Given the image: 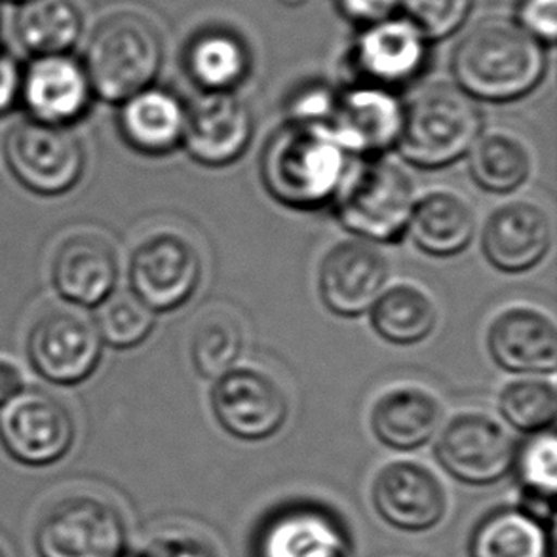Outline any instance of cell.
Masks as SVG:
<instances>
[{
    "instance_id": "obj_1",
    "label": "cell",
    "mask_w": 557,
    "mask_h": 557,
    "mask_svg": "<svg viewBox=\"0 0 557 557\" xmlns=\"http://www.w3.org/2000/svg\"><path fill=\"white\" fill-rule=\"evenodd\" d=\"M259 172L276 202L292 210H320L339 195L348 154L324 124L289 119L267 139Z\"/></svg>"
},
{
    "instance_id": "obj_2",
    "label": "cell",
    "mask_w": 557,
    "mask_h": 557,
    "mask_svg": "<svg viewBox=\"0 0 557 557\" xmlns=\"http://www.w3.org/2000/svg\"><path fill=\"white\" fill-rule=\"evenodd\" d=\"M453 73L460 90L472 99L516 101L543 81L544 45L518 22L487 20L460 40L453 55Z\"/></svg>"
},
{
    "instance_id": "obj_3",
    "label": "cell",
    "mask_w": 557,
    "mask_h": 557,
    "mask_svg": "<svg viewBox=\"0 0 557 557\" xmlns=\"http://www.w3.org/2000/svg\"><path fill=\"white\" fill-rule=\"evenodd\" d=\"M474 99L453 84H432L404 107L398 149L411 166L437 170L465 159L482 136Z\"/></svg>"
},
{
    "instance_id": "obj_4",
    "label": "cell",
    "mask_w": 557,
    "mask_h": 557,
    "mask_svg": "<svg viewBox=\"0 0 557 557\" xmlns=\"http://www.w3.org/2000/svg\"><path fill=\"white\" fill-rule=\"evenodd\" d=\"M164 48L159 30L144 15H109L91 33L83 65L94 96L119 103L149 88L159 75Z\"/></svg>"
},
{
    "instance_id": "obj_5",
    "label": "cell",
    "mask_w": 557,
    "mask_h": 557,
    "mask_svg": "<svg viewBox=\"0 0 557 557\" xmlns=\"http://www.w3.org/2000/svg\"><path fill=\"white\" fill-rule=\"evenodd\" d=\"M335 213L348 233L373 244H396L407 234L413 213V180L406 170L384 159H366L335 196Z\"/></svg>"
},
{
    "instance_id": "obj_6",
    "label": "cell",
    "mask_w": 557,
    "mask_h": 557,
    "mask_svg": "<svg viewBox=\"0 0 557 557\" xmlns=\"http://www.w3.org/2000/svg\"><path fill=\"white\" fill-rule=\"evenodd\" d=\"M33 543L38 557H121L128 552V528L111 503L73 495L40 518Z\"/></svg>"
},
{
    "instance_id": "obj_7",
    "label": "cell",
    "mask_w": 557,
    "mask_h": 557,
    "mask_svg": "<svg viewBox=\"0 0 557 557\" xmlns=\"http://www.w3.org/2000/svg\"><path fill=\"white\" fill-rule=\"evenodd\" d=\"M347 521L332 506L294 498L272 508L257 525L251 557H352Z\"/></svg>"
},
{
    "instance_id": "obj_8",
    "label": "cell",
    "mask_w": 557,
    "mask_h": 557,
    "mask_svg": "<svg viewBox=\"0 0 557 557\" xmlns=\"http://www.w3.org/2000/svg\"><path fill=\"white\" fill-rule=\"evenodd\" d=\"M4 159L23 187L42 196L67 193L81 182L86 152L69 128L42 122H17L4 139Z\"/></svg>"
},
{
    "instance_id": "obj_9",
    "label": "cell",
    "mask_w": 557,
    "mask_h": 557,
    "mask_svg": "<svg viewBox=\"0 0 557 557\" xmlns=\"http://www.w3.org/2000/svg\"><path fill=\"white\" fill-rule=\"evenodd\" d=\"M518 442L495 417L468 411L453 417L440 432L436 459L445 474L470 487H490L513 470Z\"/></svg>"
},
{
    "instance_id": "obj_10",
    "label": "cell",
    "mask_w": 557,
    "mask_h": 557,
    "mask_svg": "<svg viewBox=\"0 0 557 557\" xmlns=\"http://www.w3.org/2000/svg\"><path fill=\"white\" fill-rule=\"evenodd\" d=\"M75 440V422L67 407L48 392L23 388L0 406V444L20 465H55Z\"/></svg>"
},
{
    "instance_id": "obj_11",
    "label": "cell",
    "mask_w": 557,
    "mask_h": 557,
    "mask_svg": "<svg viewBox=\"0 0 557 557\" xmlns=\"http://www.w3.org/2000/svg\"><path fill=\"white\" fill-rule=\"evenodd\" d=\"M371 506L399 533L421 535L436 529L449 510V493L442 478L421 462L394 460L371 482Z\"/></svg>"
},
{
    "instance_id": "obj_12",
    "label": "cell",
    "mask_w": 557,
    "mask_h": 557,
    "mask_svg": "<svg viewBox=\"0 0 557 557\" xmlns=\"http://www.w3.org/2000/svg\"><path fill=\"white\" fill-rule=\"evenodd\" d=\"M202 257L182 234H152L129 259L132 294L152 312L180 309L202 280Z\"/></svg>"
},
{
    "instance_id": "obj_13",
    "label": "cell",
    "mask_w": 557,
    "mask_h": 557,
    "mask_svg": "<svg viewBox=\"0 0 557 557\" xmlns=\"http://www.w3.org/2000/svg\"><path fill=\"white\" fill-rule=\"evenodd\" d=\"M211 409L228 436L264 442L284 429L289 401L284 388L264 371L233 368L215 379Z\"/></svg>"
},
{
    "instance_id": "obj_14",
    "label": "cell",
    "mask_w": 557,
    "mask_h": 557,
    "mask_svg": "<svg viewBox=\"0 0 557 557\" xmlns=\"http://www.w3.org/2000/svg\"><path fill=\"white\" fill-rule=\"evenodd\" d=\"M33 368L55 384L83 383L96 371L103 341L90 318L58 309L38 318L27 341Z\"/></svg>"
},
{
    "instance_id": "obj_15",
    "label": "cell",
    "mask_w": 557,
    "mask_h": 557,
    "mask_svg": "<svg viewBox=\"0 0 557 557\" xmlns=\"http://www.w3.org/2000/svg\"><path fill=\"white\" fill-rule=\"evenodd\" d=\"M401 124L404 106L394 91L360 84L335 94L324 126L348 157L375 159L396 147Z\"/></svg>"
},
{
    "instance_id": "obj_16",
    "label": "cell",
    "mask_w": 557,
    "mask_h": 557,
    "mask_svg": "<svg viewBox=\"0 0 557 557\" xmlns=\"http://www.w3.org/2000/svg\"><path fill=\"white\" fill-rule=\"evenodd\" d=\"M391 278V263L373 242H339L320 264L318 286L327 310L343 318L370 312Z\"/></svg>"
},
{
    "instance_id": "obj_17",
    "label": "cell",
    "mask_w": 557,
    "mask_h": 557,
    "mask_svg": "<svg viewBox=\"0 0 557 557\" xmlns=\"http://www.w3.org/2000/svg\"><path fill=\"white\" fill-rule=\"evenodd\" d=\"M20 101L30 121L69 128L88 113L94 99L83 61L71 53L37 55L22 69Z\"/></svg>"
},
{
    "instance_id": "obj_18",
    "label": "cell",
    "mask_w": 557,
    "mask_h": 557,
    "mask_svg": "<svg viewBox=\"0 0 557 557\" xmlns=\"http://www.w3.org/2000/svg\"><path fill=\"white\" fill-rule=\"evenodd\" d=\"M429 61V40L409 20L388 17L368 25L358 37L355 65L362 84L383 90L413 83Z\"/></svg>"
},
{
    "instance_id": "obj_19",
    "label": "cell",
    "mask_w": 557,
    "mask_h": 557,
    "mask_svg": "<svg viewBox=\"0 0 557 557\" xmlns=\"http://www.w3.org/2000/svg\"><path fill=\"white\" fill-rule=\"evenodd\" d=\"M253 137V116L233 94H210L188 111L183 147L198 164L223 168L242 159Z\"/></svg>"
},
{
    "instance_id": "obj_20",
    "label": "cell",
    "mask_w": 557,
    "mask_h": 557,
    "mask_svg": "<svg viewBox=\"0 0 557 557\" xmlns=\"http://www.w3.org/2000/svg\"><path fill=\"white\" fill-rule=\"evenodd\" d=\"M552 221L539 203L508 202L483 226L482 248L495 269L525 272L543 261L552 246Z\"/></svg>"
},
{
    "instance_id": "obj_21",
    "label": "cell",
    "mask_w": 557,
    "mask_h": 557,
    "mask_svg": "<svg viewBox=\"0 0 557 557\" xmlns=\"http://www.w3.org/2000/svg\"><path fill=\"white\" fill-rule=\"evenodd\" d=\"M487 347L503 370L533 375L556 371V324L533 307L503 310L491 322Z\"/></svg>"
},
{
    "instance_id": "obj_22",
    "label": "cell",
    "mask_w": 557,
    "mask_h": 557,
    "mask_svg": "<svg viewBox=\"0 0 557 557\" xmlns=\"http://www.w3.org/2000/svg\"><path fill=\"white\" fill-rule=\"evenodd\" d=\"M119 257L98 234H75L53 257L52 284L78 307H98L116 289Z\"/></svg>"
},
{
    "instance_id": "obj_23",
    "label": "cell",
    "mask_w": 557,
    "mask_h": 557,
    "mask_svg": "<svg viewBox=\"0 0 557 557\" xmlns=\"http://www.w3.org/2000/svg\"><path fill=\"white\" fill-rule=\"evenodd\" d=\"M187 107L172 91L149 86L122 101L119 129L134 151L164 157L183 145Z\"/></svg>"
},
{
    "instance_id": "obj_24",
    "label": "cell",
    "mask_w": 557,
    "mask_h": 557,
    "mask_svg": "<svg viewBox=\"0 0 557 557\" xmlns=\"http://www.w3.org/2000/svg\"><path fill=\"white\" fill-rule=\"evenodd\" d=\"M444 409L432 392L396 386L384 392L371 409L373 436L394 451H417L436 436Z\"/></svg>"
},
{
    "instance_id": "obj_25",
    "label": "cell",
    "mask_w": 557,
    "mask_h": 557,
    "mask_svg": "<svg viewBox=\"0 0 557 557\" xmlns=\"http://www.w3.org/2000/svg\"><path fill=\"white\" fill-rule=\"evenodd\" d=\"M407 233L426 256H459L474 240L475 213L457 193L432 190L417 198Z\"/></svg>"
},
{
    "instance_id": "obj_26",
    "label": "cell",
    "mask_w": 557,
    "mask_h": 557,
    "mask_svg": "<svg viewBox=\"0 0 557 557\" xmlns=\"http://www.w3.org/2000/svg\"><path fill=\"white\" fill-rule=\"evenodd\" d=\"M468 557H554V528L516 505L483 513L468 539Z\"/></svg>"
},
{
    "instance_id": "obj_27",
    "label": "cell",
    "mask_w": 557,
    "mask_h": 557,
    "mask_svg": "<svg viewBox=\"0 0 557 557\" xmlns=\"http://www.w3.org/2000/svg\"><path fill=\"white\" fill-rule=\"evenodd\" d=\"M83 30L75 0H25L14 17L15 40L33 58L71 52Z\"/></svg>"
},
{
    "instance_id": "obj_28",
    "label": "cell",
    "mask_w": 557,
    "mask_h": 557,
    "mask_svg": "<svg viewBox=\"0 0 557 557\" xmlns=\"http://www.w3.org/2000/svg\"><path fill=\"white\" fill-rule=\"evenodd\" d=\"M185 69L188 78L208 96L233 94L248 75V48L228 30H203L187 46Z\"/></svg>"
},
{
    "instance_id": "obj_29",
    "label": "cell",
    "mask_w": 557,
    "mask_h": 557,
    "mask_svg": "<svg viewBox=\"0 0 557 557\" xmlns=\"http://www.w3.org/2000/svg\"><path fill=\"white\" fill-rule=\"evenodd\" d=\"M436 324V302L413 284L386 287L371 309L373 330L394 345L421 343Z\"/></svg>"
},
{
    "instance_id": "obj_30",
    "label": "cell",
    "mask_w": 557,
    "mask_h": 557,
    "mask_svg": "<svg viewBox=\"0 0 557 557\" xmlns=\"http://www.w3.org/2000/svg\"><path fill=\"white\" fill-rule=\"evenodd\" d=\"M468 157L472 180L478 187L495 195L513 193L531 174L528 147L508 132H490L478 137Z\"/></svg>"
},
{
    "instance_id": "obj_31",
    "label": "cell",
    "mask_w": 557,
    "mask_h": 557,
    "mask_svg": "<svg viewBox=\"0 0 557 557\" xmlns=\"http://www.w3.org/2000/svg\"><path fill=\"white\" fill-rule=\"evenodd\" d=\"M244 348L242 325L228 314L213 312L196 325L190 339V360L203 379H219L233 370Z\"/></svg>"
},
{
    "instance_id": "obj_32",
    "label": "cell",
    "mask_w": 557,
    "mask_h": 557,
    "mask_svg": "<svg viewBox=\"0 0 557 557\" xmlns=\"http://www.w3.org/2000/svg\"><path fill=\"white\" fill-rule=\"evenodd\" d=\"M498 409L512 429L531 436L546 432L556 421V386L536 376L513 381L500 392Z\"/></svg>"
},
{
    "instance_id": "obj_33",
    "label": "cell",
    "mask_w": 557,
    "mask_h": 557,
    "mask_svg": "<svg viewBox=\"0 0 557 557\" xmlns=\"http://www.w3.org/2000/svg\"><path fill=\"white\" fill-rule=\"evenodd\" d=\"M96 327L99 337L114 348H134L141 345L157 324V312L139 301L132 292H116L98 305Z\"/></svg>"
},
{
    "instance_id": "obj_34",
    "label": "cell",
    "mask_w": 557,
    "mask_h": 557,
    "mask_svg": "<svg viewBox=\"0 0 557 557\" xmlns=\"http://www.w3.org/2000/svg\"><path fill=\"white\" fill-rule=\"evenodd\" d=\"M520 497L554 498L557 491V442L552 430L529 437L518 447L513 470Z\"/></svg>"
},
{
    "instance_id": "obj_35",
    "label": "cell",
    "mask_w": 557,
    "mask_h": 557,
    "mask_svg": "<svg viewBox=\"0 0 557 557\" xmlns=\"http://www.w3.org/2000/svg\"><path fill=\"white\" fill-rule=\"evenodd\" d=\"M474 0H399L406 20L421 30L426 40L449 37L467 22Z\"/></svg>"
},
{
    "instance_id": "obj_36",
    "label": "cell",
    "mask_w": 557,
    "mask_h": 557,
    "mask_svg": "<svg viewBox=\"0 0 557 557\" xmlns=\"http://www.w3.org/2000/svg\"><path fill=\"white\" fill-rule=\"evenodd\" d=\"M139 557H219L210 541L193 533H164L147 543Z\"/></svg>"
},
{
    "instance_id": "obj_37",
    "label": "cell",
    "mask_w": 557,
    "mask_h": 557,
    "mask_svg": "<svg viewBox=\"0 0 557 557\" xmlns=\"http://www.w3.org/2000/svg\"><path fill=\"white\" fill-rule=\"evenodd\" d=\"M518 25L541 45H554L557 33V0H523Z\"/></svg>"
},
{
    "instance_id": "obj_38",
    "label": "cell",
    "mask_w": 557,
    "mask_h": 557,
    "mask_svg": "<svg viewBox=\"0 0 557 557\" xmlns=\"http://www.w3.org/2000/svg\"><path fill=\"white\" fill-rule=\"evenodd\" d=\"M341 12L352 22L363 23L366 27L384 22L399 7V0H337Z\"/></svg>"
},
{
    "instance_id": "obj_39",
    "label": "cell",
    "mask_w": 557,
    "mask_h": 557,
    "mask_svg": "<svg viewBox=\"0 0 557 557\" xmlns=\"http://www.w3.org/2000/svg\"><path fill=\"white\" fill-rule=\"evenodd\" d=\"M22 69L12 60V55L0 50V114L12 109L20 98Z\"/></svg>"
},
{
    "instance_id": "obj_40",
    "label": "cell",
    "mask_w": 557,
    "mask_h": 557,
    "mask_svg": "<svg viewBox=\"0 0 557 557\" xmlns=\"http://www.w3.org/2000/svg\"><path fill=\"white\" fill-rule=\"evenodd\" d=\"M25 386V375L22 368L12 360L0 358V406L7 404L8 399L17 396Z\"/></svg>"
},
{
    "instance_id": "obj_41",
    "label": "cell",
    "mask_w": 557,
    "mask_h": 557,
    "mask_svg": "<svg viewBox=\"0 0 557 557\" xmlns=\"http://www.w3.org/2000/svg\"><path fill=\"white\" fill-rule=\"evenodd\" d=\"M282 2H286V4H301L302 0H282Z\"/></svg>"
},
{
    "instance_id": "obj_42",
    "label": "cell",
    "mask_w": 557,
    "mask_h": 557,
    "mask_svg": "<svg viewBox=\"0 0 557 557\" xmlns=\"http://www.w3.org/2000/svg\"><path fill=\"white\" fill-rule=\"evenodd\" d=\"M121 557H139L137 554H129V552H126V554H122Z\"/></svg>"
},
{
    "instance_id": "obj_43",
    "label": "cell",
    "mask_w": 557,
    "mask_h": 557,
    "mask_svg": "<svg viewBox=\"0 0 557 557\" xmlns=\"http://www.w3.org/2000/svg\"><path fill=\"white\" fill-rule=\"evenodd\" d=\"M8 2H15V4H22L25 0H8Z\"/></svg>"
},
{
    "instance_id": "obj_44",
    "label": "cell",
    "mask_w": 557,
    "mask_h": 557,
    "mask_svg": "<svg viewBox=\"0 0 557 557\" xmlns=\"http://www.w3.org/2000/svg\"><path fill=\"white\" fill-rule=\"evenodd\" d=\"M0 557H4V554H2V552H0Z\"/></svg>"
}]
</instances>
